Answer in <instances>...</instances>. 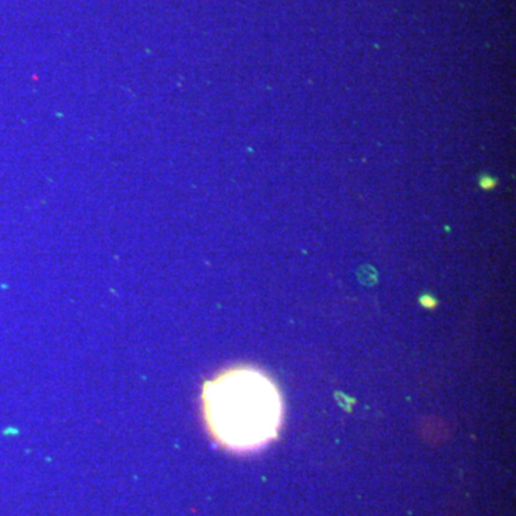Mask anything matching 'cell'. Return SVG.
<instances>
[{"instance_id": "6da1fadb", "label": "cell", "mask_w": 516, "mask_h": 516, "mask_svg": "<svg viewBox=\"0 0 516 516\" xmlns=\"http://www.w3.org/2000/svg\"><path fill=\"white\" fill-rule=\"evenodd\" d=\"M203 412L219 445L234 452H252L278 435L281 394L261 370L230 368L204 384Z\"/></svg>"}, {"instance_id": "7a4b0ae2", "label": "cell", "mask_w": 516, "mask_h": 516, "mask_svg": "<svg viewBox=\"0 0 516 516\" xmlns=\"http://www.w3.org/2000/svg\"><path fill=\"white\" fill-rule=\"evenodd\" d=\"M496 185H498V181L495 180V178H492L491 175H483V177H480V180H479V187L482 188V189H485V191L493 189Z\"/></svg>"}]
</instances>
